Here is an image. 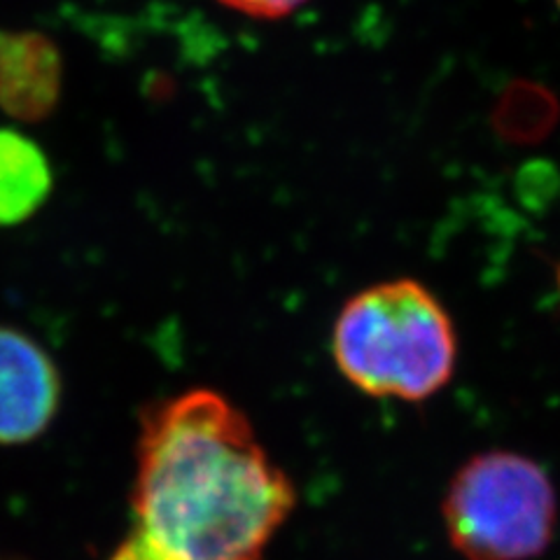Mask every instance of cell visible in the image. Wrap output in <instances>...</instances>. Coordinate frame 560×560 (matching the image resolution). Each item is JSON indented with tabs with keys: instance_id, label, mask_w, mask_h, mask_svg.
Masks as SVG:
<instances>
[{
	"instance_id": "6da1fadb",
	"label": "cell",
	"mask_w": 560,
	"mask_h": 560,
	"mask_svg": "<svg viewBox=\"0 0 560 560\" xmlns=\"http://www.w3.org/2000/svg\"><path fill=\"white\" fill-rule=\"evenodd\" d=\"M294 504L248 416L187 390L140 418L129 533L108 560H267Z\"/></svg>"
},
{
	"instance_id": "7a4b0ae2",
	"label": "cell",
	"mask_w": 560,
	"mask_h": 560,
	"mask_svg": "<svg viewBox=\"0 0 560 560\" xmlns=\"http://www.w3.org/2000/svg\"><path fill=\"white\" fill-rule=\"evenodd\" d=\"M331 355L341 376L364 395L425 401L453 378L458 331L430 288L413 278L385 280L343 304Z\"/></svg>"
},
{
	"instance_id": "3957f363",
	"label": "cell",
	"mask_w": 560,
	"mask_h": 560,
	"mask_svg": "<svg viewBox=\"0 0 560 560\" xmlns=\"http://www.w3.org/2000/svg\"><path fill=\"white\" fill-rule=\"evenodd\" d=\"M442 516L465 560H533L553 541L558 502L545 467L514 451H488L455 471Z\"/></svg>"
},
{
	"instance_id": "277c9868",
	"label": "cell",
	"mask_w": 560,
	"mask_h": 560,
	"mask_svg": "<svg viewBox=\"0 0 560 560\" xmlns=\"http://www.w3.org/2000/svg\"><path fill=\"white\" fill-rule=\"evenodd\" d=\"M61 407V374L24 331L0 325V446L28 444Z\"/></svg>"
},
{
	"instance_id": "5b68a950",
	"label": "cell",
	"mask_w": 560,
	"mask_h": 560,
	"mask_svg": "<svg viewBox=\"0 0 560 560\" xmlns=\"http://www.w3.org/2000/svg\"><path fill=\"white\" fill-rule=\"evenodd\" d=\"M63 82L59 47L35 31L0 28V108L20 121L55 113Z\"/></svg>"
},
{
	"instance_id": "8992f818",
	"label": "cell",
	"mask_w": 560,
	"mask_h": 560,
	"mask_svg": "<svg viewBox=\"0 0 560 560\" xmlns=\"http://www.w3.org/2000/svg\"><path fill=\"white\" fill-rule=\"evenodd\" d=\"M55 175L40 145L28 136L0 129V226H14L38 213Z\"/></svg>"
},
{
	"instance_id": "52a82bcc",
	"label": "cell",
	"mask_w": 560,
	"mask_h": 560,
	"mask_svg": "<svg viewBox=\"0 0 560 560\" xmlns=\"http://www.w3.org/2000/svg\"><path fill=\"white\" fill-rule=\"evenodd\" d=\"M222 5L243 12L255 20H278L300 8L306 0H220Z\"/></svg>"
},
{
	"instance_id": "ba28073f",
	"label": "cell",
	"mask_w": 560,
	"mask_h": 560,
	"mask_svg": "<svg viewBox=\"0 0 560 560\" xmlns=\"http://www.w3.org/2000/svg\"><path fill=\"white\" fill-rule=\"evenodd\" d=\"M556 283H558V290H560V265H558V269H556Z\"/></svg>"
},
{
	"instance_id": "9c48e42d",
	"label": "cell",
	"mask_w": 560,
	"mask_h": 560,
	"mask_svg": "<svg viewBox=\"0 0 560 560\" xmlns=\"http://www.w3.org/2000/svg\"><path fill=\"white\" fill-rule=\"evenodd\" d=\"M556 3H558V8H560V0H556Z\"/></svg>"
}]
</instances>
